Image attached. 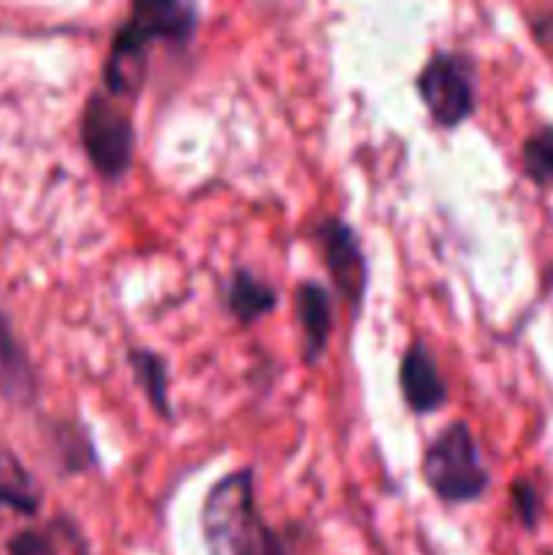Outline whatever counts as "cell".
Segmentation results:
<instances>
[{
  "label": "cell",
  "mask_w": 553,
  "mask_h": 555,
  "mask_svg": "<svg viewBox=\"0 0 553 555\" xmlns=\"http://www.w3.org/2000/svg\"><path fill=\"white\" fill-rule=\"evenodd\" d=\"M81 146L87 160L106 182H119L133 166V114L108 92H90L79 119Z\"/></svg>",
  "instance_id": "277c9868"
},
{
  "label": "cell",
  "mask_w": 553,
  "mask_h": 555,
  "mask_svg": "<svg viewBox=\"0 0 553 555\" xmlns=\"http://www.w3.org/2000/svg\"><path fill=\"white\" fill-rule=\"evenodd\" d=\"M38 390H41V379L33 366L30 352L16 336L9 312L0 309V399L5 404L27 410L38 401Z\"/></svg>",
  "instance_id": "52a82bcc"
},
{
  "label": "cell",
  "mask_w": 553,
  "mask_h": 555,
  "mask_svg": "<svg viewBox=\"0 0 553 555\" xmlns=\"http://www.w3.org/2000/svg\"><path fill=\"white\" fill-rule=\"evenodd\" d=\"M222 301H226L228 314L239 325H253L274 312L280 296L269 282L255 276L253 271L233 269V274L226 282V291H222Z\"/></svg>",
  "instance_id": "30bf717a"
},
{
  "label": "cell",
  "mask_w": 553,
  "mask_h": 555,
  "mask_svg": "<svg viewBox=\"0 0 553 555\" xmlns=\"http://www.w3.org/2000/svg\"><path fill=\"white\" fill-rule=\"evenodd\" d=\"M423 480L445 504H472L491 486L480 448L464 421L448 423L423 453Z\"/></svg>",
  "instance_id": "3957f363"
},
{
  "label": "cell",
  "mask_w": 553,
  "mask_h": 555,
  "mask_svg": "<svg viewBox=\"0 0 553 555\" xmlns=\"http://www.w3.org/2000/svg\"><path fill=\"white\" fill-rule=\"evenodd\" d=\"M399 390L415 415H432L448 404V385L439 374L434 352L423 341L407 347L399 363Z\"/></svg>",
  "instance_id": "ba28073f"
},
{
  "label": "cell",
  "mask_w": 553,
  "mask_h": 555,
  "mask_svg": "<svg viewBox=\"0 0 553 555\" xmlns=\"http://www.w3.org/2000/svg\"><path fill=\"white\" fill-rule=\"evenodd\" d=\"M128 363L133 369V379L141 390H144L146 401L155 410L157 417L166 423H173V404L168 396V366L166 358L160 352L150 350V347H133L128 352Z\"/></svg>",
  "instance_id": "7c38bea8"
},
{
  "label": "cell",
  "mask_w": 553,
  "mask_h": 555,
  "mask_svg": "<svg viewBox=\"0 0 553 555\" xmlns=\"http://www.w3.org/2000/svg\"><path fill=\"white\" fill-rule=\"evenodd\" d=\"M5 555H57L52 540L38 529H22L9 537Z\"/></svg>",
  "instance_id": "9a60e30c"
},
{
  "label": "cell",
  "mask_w": 553,
  "mask_h": 555,
  "mask_svg": "<svg viewBox=\"0 0 553 555\" xmlns=\"http://www.w3.org/2000/svg\"><path fill=\"white\" fill-rule=\"evenodd\" d=\"M312 242L323 255L325 271H329L336 293L345 298L352 318H358L369 287V263L361 238L342 217H323L312 225Z\"/></svg>",
  "instance_id": "8992f818"
},
{
  "label": "cell",
  "mask_w": 553,
  "mask_h": 555,
  "mask_svg": "<svg viewBox=\"0 0 553 555\" xmlns=\"http://www.w3.org/2000/svg\"><path fill=\"white\" fill-rule=\"evenodd\" d=\"M198 25V9L177 0H139L117 27L103 63V85L117 101L141 95L150 74V54L157 41L188 47Z\"/></svg>",
  "instance_id": "6da1fadb"
},
{
  "label": "cell",
  "mask_w": 553,
  "mask_h": 555,
  "mask_svg": "<svg viewBox=\"0 0 553 555\" xmlns=\"http://www.w3.org/2000/svg\"><path fill=\"white\" fill-rule=\"evenodd\" d=\"M201 534L209 555H285L280 534L255 502L253 469L220 477L201 507Z\"/></svg>",
  "instance_id": "7a4b0ae2"
},
{
  "label": "cell",
  "mask_w": 553,
  "mask_h": 555,
  "mask_svg": "<svg viewBox=\"0 0 553 555\" xmlns=\"http://www.w3.org/2000/svg\"><path fill=\"white\" fill-rule=\"evenodd\" d=\"M293 304L301 325V358L307 366H314L329 347L331 328H334V301L329 287L314 280H304L293 293Z\"/></svg>",
  "instance_id": "9c48e42d"
},
{
  "label": "cell",
  "mask_w": 553,
  "mask_h": 555,
  "mask_svg": "<svg viewBox=\"0 0 553 555\" xmlns=\"http://www.w3.org/2000/svg\"><path fill=\"white\" fill-rule=\"evenodd\" d=\"M520 168L535 188H553V125L531 130L520 144Z\"/></svg>",
  "instance_id": "4fadbf2b"
},
{
  "label": "cell",
  "mask_w": 553,
  "mask_h": 555,
  "mask_svg": "<svg viewBox=\"0 0 553 555\" xmlns=\"http://www.w3.org/2000/svg\"><path fill=\"white\" fill-rule=\"evenodd\" d=\"M510 504H513L515 515H518L524 529H535L540 524V493H537L531 480H515L510 486Z\"/></svg>",
  "instance_id": "5bb4252c"
},
{
  "label": "cell",
  "mask_w": 553,
  "mask_h": 555,
  "mask_svg": "<svg viewBox=\"0 0 553 555\" xmlns=\"http://www.w3.org/2000/svg\"><path fill=\"white\" fill-rule=\"evenodd\" d=\"M417 98L437 128H459L477 108V68L466 52L439 49L415 79Z\"/></svg>",
  "instance_id": "5b68a950"
},
{
  "label": "cell",
  "mask_w": 553,
  "mask_h": 555,
  "mask_svg": "<svg viewBox=\"0 0 553 555\" xmlns=\"http://www.w3.org/2000/svg\"><path fill=\"white\" fill-rule=\"evenodd\" d=\"M41 488L33 472L22 464L14 450L0 444V509L33 518L41 509Z\"/></svg>",
  "instance_id": "8fae6325"
}]
</instances>
